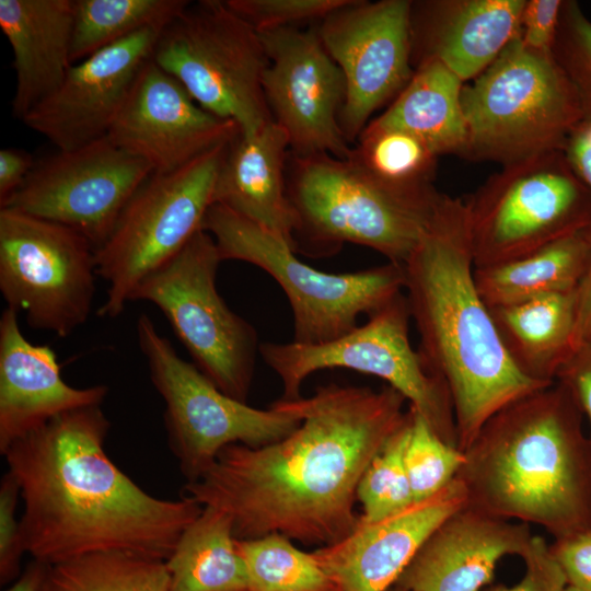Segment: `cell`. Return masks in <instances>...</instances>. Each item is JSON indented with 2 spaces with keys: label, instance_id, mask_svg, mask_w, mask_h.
<instances>
[{
  "label": "cell",
  "instance_id": "74e56055",
  "mask_svg": "<svg viewBox=\"0 0 591 591\" xmlns=\"http://www.w3.org/2000/svg\"><path fill=\"white\" fill-rule=\"evenodd\" d=\"M20 486L8 471L0 482V580L1 584L20 577V561L25 553L16 507Z\"/></svg>",
  "mask_w": 591,
  "mask_h": 591
},
{
  "label": "cell",
  "instance_id": "603a6c76",
  "mask_svg": "<svg viewBox=\"0 0 591 591\" xmlns=\"http://www.w3.org/2000/svg\"><path fill=\"white\" fill-rule=\"evenodd\" d=\"M289 153V139L274 120L254 135L239 134L228 146L213 204L266 228L294 250L298 218L288 196Z\"/></svg>",
  "mask_w": 591,
  "mask_h": 591
},
{
  "label": "cell",
  "instance_id": "7c38bea8",
  "mask_svg": "<svg viewBox=\"0 0 591 591\" xmlns=\"http://www.w3.org/2000/svg\"><path fill=\"white\" fill-rule=\"evenodd\" d=\"M368 316L363 325L328 343L260 344L262 358L281 380V398H299L304 380L318 370L345 368L374 375L399 392L442 440L457 448L449 390L410 344L412 316L404 291Z\"/></svg>",
  "mask_w": 591,
  "mask_h": 591
},
{
  "label": "cell",
  "instance_id": "d6986e66",
  "mask_svg": "<svg viewBox=\"0 0 591 591\" xmlns=\"http://www.w3.org/2000/svg\"><path fill=\"white\" fill-rule=\"evenodd\" d=\"M239 134L236 124L202 108L173 76L149 59L107 137L153 172H171Z\"/></svg>",
  "mask_w": 591,
  "mask_h": 591
},
{
  "label": "cell",
  "instance_id": "ab89813d",
  "mask_svg": "<svg viewBox=\"0 0 591 591\" xmlns=\"http://www.w3.org/2000/svg\"><path fill=\"white\" fill-rule=\"evenodd\" d=\"M563 4V0H526L518 35L525 48L538 54H553Z\"/></svg>",
  "mask_w": 591,
  "mask_h": 591
},
{
  "label": "cell",
  "instance_id": "60d3db41",
  "mask_svg": "<svg viewBox=\"0 0 591 591\" xmlns=\"http://www.w3.org/2000/svg\"><path fill=\"white\" fill-rule=\"evenodd\" d=\"M549 546L567 584L591 591V532L554 541Z\"/></svg>",
  "mask_w": 591,
  "mask_h": 591
},
{
  "label": "cell",
  "instance_id": "cb8c5ba5",
  "mask_svg": "<svg viewBox=\"0 0 591 591\" xmlns=\"http://www.w3.org/2000/svg\"><path fill=\"white\" fill-rule=\"evenodd\" d=\"M74 0H0V27L13 54L14 117L54 93L72 66Z\"/></svg>",
  "mask_w": 591,
  "mask_h": 591
},
{
  "label": "cell",
  "instance_id": "8992f818",
  "mask_svg": "<svg viewBox=\"0 0 591 591\" xmlns=\"http://www.w3.org/2000/svg\"><path fill=\"white\" fill-rule=\"evenodd\" d=\"M462 108L467 132L463 157L502 165L561 150L583 113L554 55L532 51L519 37L463 85Z\"/></svg>",
  "mask_w": 591,
  "mask_h": 591
},
{
  "label": "cell",
  "instance_id": "ffe728a7",
  "mask_svg": "<svg viewBox=\"0 0 591 591\" xmlns=\"http://www.w3.org/2000/svg\"><path fill=\"white\" fill-rule=\"evenodd\" d=\"M467 505L455 478L438 494L376 521L359 517L346 537L312 552L337 591H387L433 531Z\"/></svg>",
  "mask_w": 591,
  "mask_h": 591
},
{
  "label": "cell",
  "instance_id": "44dd1931",
  "mask_svg": "<svg viewBox=\"0 0 591 591\" xmlns=\"http://www.w3.org/2000/svg\"><path fill=\"white\" fill-rule=\"evenodd\" d=\"M529 524L500 519L470 506L448 517L396 580L405 591H483L498 563L526 552Z\"/></svg>",
  "mask_w": 591,
  "mask_h": 591
},
{
  "label": "cell",
  "instance_id": "bcb514c9",
  "mask_svg": "<svg viewBox=\"0 0 591 591\" xmlns=\"http://www.w3.org/2000/svg\"><path fill=\"white\" fill-rule=\"evenodd\" d=\"M46 566L47 565L33 560L27 565L13 584L4 591H37L43 580Z\"/></svg>",
  "mask_w": 591,
  "mask_h": 591
},
{
  "label": "cell",
  "instance_id": "6da1fadb",
  "mask_svg": "<svg viewBox=\"0 0 591 591\" xmlns=\"http://www.w3.org/2000/svg\"><path fill=\"white\" fill-rule=\"evenodd\" d=\"M276 402L300 426L263 447H225L187 482L185 496L225 511L236 540L278 533L306 545L337 543L358 523L359 482L402 424L407 401L387 384L331 383L309 397Z\"/></svg>",
  "mask_w": 591,
  "mask_h": 591
},
{
  "label": "cell",
  "instance_id": "9c48e42d",
  "mask_svg": "<svg viewBox=\"0 0 591 591\" xmlns=\"http://www.w3.org/2000/svg\"><path fill=\"white\" fill-rule=\"evenodd\" d=\"M464 204L475 268L524 257L591 224V193L561 150L502 165Z\"/></svg>",
  "mask_w": 591,
  "mask_h": 591
},
{
  "label": "cell",
  "instance_id": "7402d4cb",
  "mask_svg": "<svg viewBox=\"0 0 591 591\" xmlns=\"http://www.w3.org/2000/svg\"><path fill=\"white\" fill-rule=\"evenodd\" d=\"M105 385L78 389L66 383L49 346L33 345L20 329L18 312L0 317V452L50 419L101 405Z\"/></svg>",
  "mask_w": 591,
  "mask_h": 591
},
{
  "label": "cell",
  "instance_id": "2e32d148",
  "mask_svg": "<svg viewBox=\"0 0 591 591\" xmlns=\"http://www.w3.org/2000/svg\"><path fill=\"white\" fill-rule=\"evenodd\" d=\"M413 7L407 0H350L316 26L345 79L339 125L348 142L359 137L373 112L396 97L414 74Z\"/></svg>",
  "mask_w": 591,
  "mask_h": 591
},
{
  "label": "cell",
  "instance_id": "e575fe53",
  "mask_svg": "<svg viewBox=\"0 0 591 591\" xmlns=\"http://www.w3.org/2000/svg\"><path fill=\"white\" fill-rule=\"evenodd\" d=\"M409 430L404 461L415 501L427 499L452 483L464 462V453L442 440L409 406Z\"/></svg>",
  "mask_w": 591,
  "mask_h": 591
},
{
  "label": "cell",
  "instance_id": "4dcf8cb0",
  "mask_svg": "<svg viewBox=\"0 0 591 591\" xmlns=\"http://www.w3.org/2000/svg\"><path fill=\"white\" fill-rule=\"evenodd\" d=\"M37 591H172L165 561L101 552L46 566Z\"/></svg>",
  "mask_w": 591,
  "mask_h": 591
},
{
  "label": "cell",
  "instance_id": "f35d334b",
  "mask_svg": "<svg viewBox=\"0 0 591 591\" xmlns=\"http://www.w3.org/2000/svg\"><path fill=\"white\" fill-rule=\"evenodd\" d=\"M522 559L525 571L518 583L497 584L483 591H565L566 577L544 537L533 535Z\"/></svg>",
  "mask_w": 591,
  "mask_h": 591
},
{
  "label": "cell",
  "instance_id": "1f68e13d",
  "mask_svg": "<svg viewBox=\"0 0 591 591\" xmlns=\"http://www.w3.org/2000/svg\"><path fill=\"white\" fill-rule=\"evenodd\" d=\"M350 157L383 182L410 192H431L438 155L419 138L369 123Z\"/></svg>",
  "mask_w": 591,
  "mask_h": 591
},
{
  "label": "cell",
  "instance_id": "7dc6e473",
  "mask_svg": "<svg viewBox=\"0 0 591 591\" xmlns=\"http://www.w3.org/2000/svg\"><path fill=\"white\" fill-rule=\"evenodd\" d=\"M565 591H582V590H579L577 588H573V587L567 584Z\"/></svg>",
  "mask_w": 591,
  "mask_h": 591
},
{
  "label": "cell",
  "instance_id": "ba28073f",
  "mask_svg": "<svg viewBox=\"0 0 591 591\" xmlns=\"http://www.w3.org/2000/svg\"><path fill=\"white\" fill-rule=\"evenodd\" d=\"M151 59L211 114L254 135L273 120L258 32L224 1L190 2L161 33Z\"/></svg>",
  "mask_w": 591,
  "mask_h": 591
},
{
  "label": "cell",
  "instance_id": "5b68a950",
  "mask_svg": "<svg viewBox=\"0 0 591 591\" xmlns=\"http://www.w3.org/2000/svg\"><path fill=\"white\" fill-rule=\"evenodd\" d=\"M288 196L298 218L296 252L329 256L345 243L370 247L403 265L442 194L392 186L351 157L289 153Z\"/></svg>",
  "mask_w": 591,
  "mask_h": 591
},
{
  "label": "cell",
  "instance_id": "5bb4252c",
  "mask_svg": "<svg viewBox=\"0 0 591 591\" xmlns=\"http://www.w3.org/2000/svg\"><path fill=\"white\" fill-rule=\"evenodd\" d=\"M96 276L95 247L83 234L0 208V291L30 327L71 335L91 314Z\"/></svg>",
  "mask_w": 591,
  "mask_h": 591
},
{
  "label": "cell",
  "instance_id": "ee69618b",
  "mask_svg": "<svg viewBox=\"0 0 591 591\" xmlns=\"http://www.w3.org/2000/svg\"><path fill=\"white\" fill-rule=\"evenodd\" d=\"M34 165L32 155L24 150L5 148L0 151V205L23 185Z\"/></svg>",
  "mask_w": 591,
  "mask_h": 591
},
{
  "label": "cell",
  "instance_id": "4fadbf2b",
  "mask_svg": "<svg viewBox=\"0 0 591 591\" xmlns=\"http://www.w3.org/2000/svg\"><path fill=\"white\" fill-rule=\"evenodd\" d=\"M221 262L216 241L200 230L137 286L130 301L157 305L194 364L223 393L246 402L260 344L253 325L218 292Z\"/></svg>",
  "mask_w": 591,
  "mask_h": 591
},
{
  "label": "cell",
  "instance_id": "7a4b0ae2",
  "mask_svg": "<svg viewBox=\"0 0 591 591\" xmlns=\"http://www.w3.org/2000/svg\"><path fill=\"white\" fill-rule=\"evenodd\" d=\"M101 405L63 413L1 453L20 486L25 553L54 565L101 552L165 561L202 506L154 497L106 455Z\"/></svg>",
  "mask_w": 591,
  "mask_h": 591
},
{
  "label": "cell",
  "instance_id": "f6af8a7d",
  "mask_svg": "<svg viewBox=\"0 0 591 591\" xmlns=\"http://www.w3.org/2000/svg\"><path fill=\"white\" fill-rule=\"evenodd\" d=\"M588 233L591 243V224ZM589 339H591V254L587 269L575 290L572 350Z\"/></svg>",
  "mask_w": 591,
  "mask_h": 591
},
{
  "label": "cell",
  "instance_id": "836d02e7",
  "mask_svg": "<svg viewBox=\"0 0 591 591\" xmlns=\"http://www.w3.org/2000/svg\"><path fill=\"white\" fill-rule=\"evenodd\" d=\"M409 430V410L395 432L372 459L364 471L357 499L362 506L361 519L376 521L415 502L404 453Z\"/></svg>",
  "mask_w": 591,
  "mask_h": 591
},
{
  "label": "cell",
  "instance_id": "ac0fdd59",
  "mask_svg": "<svg viewBox=\"0 0 591 591\" xmlns=\"http://www.w3.org/2000/svg\"><path fill=\"white\" fill-rule=\"evenodd\" d=\"M163 30H142L72 65L58 89L22 121L57 150L107 136Z\"/></svg>",
  "mask_w": 591,
  "mask_h": 591
},
{
  "label": "cell",
  "instance_id": "d6a6232c",
  "mask_svg": "<svg viewBox=\"0 0 591 591\" xmlns=\"http://www.w3.org/2000/svg\"><path fill=\"white\" fill-rule=\"evenodd\" d=\"M236 545L247 570V591L336 590L313 553L299 549L285 535L236 540Z\"/></svg>",
  "mask_w": 591,
  "mask_h": 591
},
{
  "label": "cell",
  "instance_id": "4316f807",
  "mask_svg": "<svg viewBox=\"0 0 591 591\" xmlns=\"http://www.w3.org/2000/svg\"><path fill=\"white\" fill-rule=\"evenodd\" d=\"M463 82L442 62L425 57L387 109L369 123L401 129L422 140L438 157L464 154L467 132Z\"/></svg>",
  "mask_w": 591,
  "mask_h": 591
},
{
  "label": "cell",
  "instance_id": "f1b7e54d",
  "mask_svg": "<svg viewBox=\"0 0 591 591\" xmlns=\"http://www.w3.org/2000/svg\"><path fill=\"white\" fill-rule=\"evenodd\" d=\"M172 591H247L245 561L230 515L205 506L165 560Z\"/></svg>",
  "mask_w": 591,
  "mask_h": 591
},
{
  "label": "cell",
  "instance_id": "7bdbcfd3",
  "mask_svg": "<svg viewBox=\"0 0 591 591\" xmlns=\"http://www.w3.org/2000/svg\"><path fill=\"white\" fill-rule=\"evenodd\" d=\"M561 151L573 173L591 193V109L583 108Z\"/></svg>",
  "mask_w": 591,
  "mask_h": 591
},
{
  "label": "cell",
  "instance_id": "f546056e",
  "mask_svg": "<svg viewBox=\"0 0 591 591\" xmlns=\"http://www.w3.org/2000/svg\"><path fill=\"white\" fill-rule=\"evenodd\" d=\"M187 0H74L70 59L74 65L146 28H165Z\"/></svg>",
  "mask_w": 591,
  "mask_h": 591
},
{
  "label": "cell",
  "instance_id": "8d00e7d4",
  "mask_svg": "<svg viewBox=\"0 0 591 591\" xmlns=\"http://www.w3.org/2000/svg\"><path fill=\"white\" fill-rule=\"evenodd\" d=\"M350 0H225L258 33L323 21Z\"/></svg>",
  "mask_w": 591,
  "mask_h": 591
},
{
  "label": "cell",
  "instance_id": "484cf974",
  "mask_svg": "<svg viewBox=\"0 0 591 591\" xmlns=\"http://www.w3.org/2000/svg\"><path fill=\"white\" fill-rule=\"evenodd\" d=\"M510 359L529 379L552 384L572 352L575 291L489 308Z\"/></svg>",
  "mask_w": 591,
  "mask_h": 591
},
{
  "label": "cell",
  "instance_id": "e0dca14e",
  "mask_svg": "<svg viewBox=\"0 0 591 591\" xmlns=\"http://www.w3.org/2000/svg\"><path fill=\"white\" fill-rule=\"evenodd\" d=\"M268 65L263 78L273 120L297 157H350L339 115L346 96L344 76L332 59L317 27H287L258 33Z\"/></svg>",
  "mask_w": 591,
  "mask_h": 591
},
{
  "label": "cell",
  "instance_id": "277c9868",
  "mask_svg": "<svg viewBox=\"0 0 591 591\" xmlns=\"http://www.w3.org/2000/svg\"><path fill=\"white\" fill-rule=\"evenodd\" d=\"M559 381L495 413L463 451L467 506L542 526L554 541L591 532V439Z\"/></svg>",
  "mask_w": 591,
  "mask_h": 591
},
{
  "label": "cell",
  "instance_id": "681fc988",
  "mask_svg": "<svg viewBox=\"0 0 591 591\" xmlns=\"http://www.w3.org/2000/svg\"><path fill=\"white\" fill-rule=\"evenodd\" d=\"M335 591H337V590H335Z\"/></svg>",
  "mask_w": 591,
  "mask_h": 591
},
{
  "label": "cell",
  "instance_id": "c3c4849f",
  "mask_svg": "<svg viewBox=\"0 0 591 591\" xmlns=\"http://www.w3.org/2000/svg\"><path fill=\"white\" fill-rule=\"evenodd\" d=\"M387 591H405L396 586L391 587Z\"/></svg>",
  "mask_w": 591,
  "mask_h": 591
},
{
  "label": "cell",
  "instance_id": "d590c367",
  "mask_svg": "<svg viewBox=\"0 0 591 591\" xmlns=\"http://www.w3.org/2000/svg\"><path fill=\"white\" fill-rule=\"evenodd\" d=\"M553 55L591 109V21L573 1H564Z\"/></svg>",
  "mask_w": 591,
  "mask_h": 591
},
{
  "label": "cell",
  "instance_id": "83f0119b",
  "mask_svg": "<svg viewBox=\"0 0 591 591\" xmlns=\"http://www.w3.org/2000/svg\"><path fill=\"white\" fill-rule=\"evenodd\" d=\"M588 228L515 260L474 267L475 285L485 304L494 308L575 291L590 259Z\"/></svg>",
  "mask_w": 591,
  "mask_h": 591
},
{
  "label": "cell",
  "instance_id": "9a60e30c",
  "mask_svg": "<svg viewBox=\"0 0 591 591\" xmlns=\"http://www.w3.org/2000/svg\"><path fill=\"white\" fill-rule=\"evenodd\" d=\"M152 173L150 164L104 136L35 162L23 185L0 208L70 227L96 250Z\"/></svg>",
  "mask_w": 591,
  "mask_h": 591
},
{
  "label": "cell",
  "instance_id": "3957f363",
  "mask_svg": "<svg viewBox=\"0 0 591 591\" xmlns=\"http://www.w3.org/2000/svg\"><path fill=\"white\" fill-rule=\"evenodd\" d=\"M403 269L404 293L420 338L418 351L449 390L463 452L495 413L551 384L522 374L501 343L475 285L461 198L441 195Z\"/></svg>",
  "mask_w": 591,
  "mask_h": 591
},
{
  "label": "cell",
  "instance_id": "30bf717a",
  "mask_svg": "<svg viewBox=\"0 0 591 591\" xmlns=\"http://www.w3.org/2000/svg\"><path fill=\"white\" fill-rule=\"evenodd\" d=\"M230 142L177 170L153 172L129 199L95 250L97 275L107 282L100 316L120 315L137 286L202 230Z\"/></svg>",
  "mask_w": 591,
  "mask_h": 591
},
{
  "label": "cell",
  "instance_id": "8fae6325",
  "mask_svg": "<svg viewBox=\"0 0 591 591\" xmlns=\"http://www.w3.org/2000/svg\"><path fill=\"white\" fill-rule=\"evenodd\" d=\"M136 334L151 382L165 402L169 445L187 482L197 479L228 445L263 447L300 426L301 418L277 402L259 409L223 393L177 355L149 315L138 317Z\"/></svg>",
  "mask_w": 591,
  "mask_h": 591
},
{
  "label": "cell",
  "instance_id": "d4e9b609",
  "mask_svg": "<svg viewBox=\"0 0 591 591\" xmlns=\"http://www.w3.org/2000/svg\"><path fill=\"white\" fill-rule=\"evenodd\" d=\"M526 0H459L427 5L428 54L464 83L488 68L519 35ZM424 57V58H425Z\"/></svg>",
  "mask_w": 591,
  "mask_h": 591
},
{
  "label": "cell",
  "instance_id": "52a82bcc",
  "mask_svg": "<svg viewBox=\"0 0 591 591\" xmlns=\"http://www.w3.org/2000/svg\"><path fill=\"white\" fill-rule=\"evenodd\" d=\"M202 230L216 241L222 260L253 264L286 293L293 315V340L305 345L332 341L404 291L403 265L389 262L355 273L329 274L299 259L279 235L212 204Z\"/></svg>",
  "mask_w": 591,
  "mask_h": 591
},
{
  "label": "cell",
  "instance_id": "b9f144b4",
  "mask_svg": "<svg viewBox=\"0 0 591 591\" xmlns=\"http://www.w3.org/2000/svg\"><path fill=\"white\" fill-rule=\"evenodd\" d=\"M556 381L570 390L591 430V339L572 350L558 371Z\"/></svg>",
  "mask_w": 591,
  "mask_h": 591
}]
</instances>
